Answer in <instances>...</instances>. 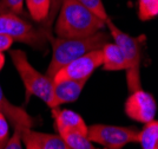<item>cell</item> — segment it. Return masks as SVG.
I'll use <instances>...</instances> for the list:
<instances>
[{"instance_id":"cell-11","label":"cell","mask_w":158,"mask_h":149,"mask_svg":"<svg viewBox=\"0 0 158 149\" xmlns=\"http://www.w3.org/2000/svg\"><path fill=\"white\" fill-rule=\"evenodd\" d=\"M54 117V124L58 134H63L66 131H77L80 134L87 135V124L81 118V116L69 109L59 110L58 108L52 109Z\"/></svg>"},{"instance_id":"cell-9","label":"cell","mask_w":158,"mask_h":149,"mask_svg":"<svg viewBox=\"0 0 158 149\" xmlns=\"http://www.w3.org/2000/svg\"><path fill=\"white\" fill-rule=\"evenodd\" d=\"M21 141L32 149H70L59 134H46L34 131L31 128L20 130Z\"/></svg>"},{"instance_id":"cell-18","label":"cell","mask_w":158,"mask_h":149,"mask_svg":"<svg viewBox=\"0 0 158 149\" xmlns=\"http://www.w3.org/2000/svg\"><path fill=\"white\" fill-rule=\"evenodd\" d=\"M77 1L79 4H81L84 7H86L87 10H90L92 13H94L97 17H99L104 21L110 19L102 0H77Z\"/></svg>"},{"instance_id":"cell-8","label":"cell","mask_w":158,"mask_h":149,"mask_svg":"<svg viewBox=\"0 0 158 149\" xmlns=\"http://www.w3.org/2000/svg\"><path fill=\"white\" fill-rule=\"evenodd\" d=\"M124 110L131 120L145 124L155 120L157 104L151 94L139 89L131 92L127 97Z\"/></svg>"},{"instance_id":"cell-19","label":"cell","mask_w":158,"mask_h":149,"mask_svg":"<svg viewBox=\"0 0 158 149\" xmlns=\"http://www.w3.org/2000/svg\"><path fill=\"white\" fill-rule=\"evenodd\" d=\"M12 136H8L4 141L0 142V149H23V141H21V135L20 130L13 129Z\"/></svg>"},{"instance_id":"cell-22","label":"cell","mask_w":158,"mask_h":149,"mask_svg":"<svg viewBox=\"0 0 158 149\" xmlns=\"http://www.w3.org/2000/svg\"><path fill=\"white\" fill-rule=\"evenodd\" d=\"M12 44H13V39L11 38L10 36L4 34V33H0V52L10 50Z\"/></svg>"},{"instance_id":"cell-12","label":"cell","mask_w":158,"mask_h":149,"mask_svg":"<svg viewBox=\"0 0 158 149\" xmlns=\"http://www.w3.org/2000/svg\"><path fill=\"white\" fill-rule=\"evenodd\" d=\"M86 79H63L53 82V95L58 107L77 101L86 84Z\"/></svg>"},{"instance_id":"cell-2","label":"cell","mask_w":158,"mask_h":149,"mask_svg":"<svg viewBox=\"0 0 158 149\" xmlns=\"http://www.w3.org/2000/svg\"><path fill=\"white\" fill-rule=\"evenodd\" d=\"M111 39L110 33L100 30L87 37L80 38H51L48 39L52 46V58L47 68L46 76L53 78L61 68L86 55L87 52L102 49Z\"/></svg>"},{"instance_id":"cell-14","label":"cell","mask_w":158,"mask_h":149,"mask_svg":"<svg viewBox=\"0 0 158 149\" xmlns=\"http://www.w3.org/2000/svg\"><path fill=\"white\" fill-rule=\"evenodd\" d=\"M142 149H158V122L152 120L139 131L138 142Z\"/></svg>"},{"instance_id":"cell-15","label":"cell","mask_w":158,"mask_h":149,"mask_svg":"<svg viewBox=\"0 0 158 149\" xmlns=\"http://www.w3.org/2000/svg\"><path fill=\"white\" fill-rule=\"evenodd\" d=\"M51 0H26L27 8L32 19L37 23L46 20L51 10Z\"/></svg>"},{"instance_id":"cell-4","label":"cell","mask_w":158,"mask_h":149,"mask_svg":"<svg viewBox=\"0 0 158 149\" xmlns=\"http://www.w3.org/2000/svg\"><path fill=\"white\" fill-rule=\"evenodd\" d=\"M106 27L110 31V36L113 38V43L119 47L124 60L127 89L130 92L142 89L140 83V62H142V42L144 37H131L120 31L117 26L107 19Z\"/></svg>"},{"instance_id":"cell-16","label":"cell","mask_w":158,"mask_h":149,"mask_svg":"<svg viewBox=\"0 0 158 149\" xmlns=\"http://www.w3.org/2000/svg\"><path fill=\"white\" fill-rule=\"evenodd\" d=\"M59 135L64 138V141L70 147V149H98L89 140L87 135L84 134H80L77 131H66Z\"/></svg>"},{"instance_id":"cell-10","label":"cell","mask_w":158,"mask_h":149,"mask_svg":"<svg viewBox=\"0 0 158 149\" xmlns=\"http://www.w3.org/2000/svg\"><path fill=\"white\" fill-rule=\"evenodd\" d=\"M0 112L7 118L10 124L13 127V129H25V128H32L35 125V120L25 109L17 107L7 101L4 95V91L0 86Z\"/></svg>"},{"instance_id":"cell-1","label":"cell","mask_w":158,"mask_h":149,"mask_svg":"<svg viewBox=\"0 0 158 149\" xmlns=\"http://www.w3.org/2000/svg\"><path fill=\"white\" fill-rule=\"evenodd\" d=\"M106 27L105 21L77 0H63L54 33L58 38L87 37Z\"/></svg>"},{"instance_id":"cell-6","label":"cell","mask_w":158,"mask_h":149,"mask_svg":"<svg viewBox=\"0 0 158 149\" xmlns=\"http://www.w3.org/2000/svg\"><path fill=\"white\" fill-rule=\"evenodd\" d=\"M139 130L136 127H118L109 124H91L87 137L106 149H123L129 143L138 142Z\"/></svg>"},{"instance_id":"cell-24","label":"cell","mask_w":158,"mask_h":149,"mask_svg":"<svg viewBox=\"0 0 158 149\" xmlns=\"http://www.w3.org/2000/svg\"><path fill=\"white\" fill-rule=\"evenodd\" d=\"M26 149H32V148H28V147H26Z\"/></svg>"},{"instance_id":"cell-5","label":"cell","mask_w":158,"mask_h":149,"mask_svg":"<svg viewBox=\"0 0 158 149\" xmlns=\"http://www.w3.org/2000/svg\"><path fill=\"white\" fill-rule=\"evenodd\" d=\"M47 30L35 27L17 13H0V33L10 36L13 42L27 44L35 50L44 49L47 39L52 37L51 32Z\"/></svg>"},{"instance_id":"cell-7","label":"cell","mask_w":158,"mask_h":149,"mask_svg":"<svg viewBox=\"0 0 158 149\" xmlns=\"http://www.w3.org/2000/svg\"><path fill=\"white\" fill-rule=\"evenodd\" d=\"M102 49L93 50L87 52L86 55L74 59L61 68L59 71L54 75L52 78L53 82L56 81H63V79H74V81H81V79H89L93 72L102 66Z\"/></svg>"},{"instance_id":"cell-23","label":"cell","mask_w":158,"mask_h":149,"mask_svg":"<svg viewBox=\"0 0 158 149\" xmlns=\"http://www.w3.org/2000/svg\"><path fill=\"white\" fill-rule=\"evenodd\" d=\"M4 65H5V56H4L2 52H0V71L2 70Z\"/></svg>"},{"instance_id":"cell-13","label":"cell","mask_w":158,"mask_h":149,"mask_svg":"<svg viewBox=\"0 0 158 149\" xmlns=\"http://www.w3.org/2000/svg\"><path fill=\"white\" fill-rule=\"evenodd\" d=\"M102 65L105 71H122L125 70V60L119 50V47L114 43H106L102 47Z\"/></svg>"},{"instance_id":"cell-20","label":"cell","mask_w":158,"mask_h":149,"mask_svg":"<svg viewBox=\"0 0 158 149\" xmlns=\"http://www.w3.org/2000/svg\"><path fill=\"white\" fill-rule=\"evenodd\" d=\"M25 0H0V13L1 12H12L19 13L23 12Z\"/></svg>"},{"instance_id":"cell-3","label":"cell","mask_w":158,"mask_h":149,"mask_svg":"<svg viewBox=\"0 0 158 149\" xmlns=\"http://www.w3.org/2000/svg\"><path fill=\"white\" fill-rule=\"evenodd\" d=\"M10 56L12 58L15 70L18 71L23 83L25 85V90L28 98V95H32L40 98L43 102L51 108H59L53 95V79L46 75H43L37 71L32 64L28 62L26 53L21 50H11Z\"/></svg>"},{"instance_id":"cell-17","label":"cell","mask_w":158,"mask_h":149,"mask_svg":"<svg viewBox=\"0 0 158 149\" xmlns=\"http://www.w3.org/2000/svg\"><path fill=\"white\" fill-rule=\"evenodd\" d=\"M158 14V0H138V17L140 20L153 19Z\"/></svg>"},{"instance_id":"cell-21","label":"cell","mask_w":158,"mask_h":149,"mask_svg":"<svg viewBox=\"0 0 158 149\" xmlns=\"http://www.w3.org/2000/svg\"><path fill=\"white\" fill-rule=\"evenodd\" d=\"M8 131H10L8 121L6 117L0 112V142L8 137Z\"/></svg>"}]
</instances>
